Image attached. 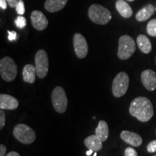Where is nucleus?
Wrapping results in <instances>:
<instances>
[{
    "label": "nucleus",
    "instance_id": "8",
    "mask_svg": "<svg viewBox=\"0 0 156 156\" xmlns=\"http://www.w3.org/2000/svg\"><path fill=\"white\" fill-rule=\"evenodd\" d=\"M37 77L40 79H44L46 77L48 71V58L46 51L41 49L37 51L35 56Z\"/></svg>",
    "mask_w": 156,
    "mask_h": 156
},
{
    "label": "nucleus",
    "instance_id": "1",
    "mask_svg": "<svg viewBox=\"0 0 156 156\" xmlns=\"http://www.w3.org/2000/svg\"><path fill=\"white\" fill-rule=\"evenodd\" d=\"M130 114L140 122H147L154 114L153 106L147 98L140 96L134 98L129 106Z\"/></svg>",
    "mask_w": 156,
    "mask_h": 156
},
{
    "label": "nucleus",
    "instance_id": "32",
    "mask_svg": "<svg viewBox=\"0 0 156 156\" xmlns=\"http://www.w3.org/2000/svg\"><path fill=\"white\" fill-rule=\"evenodd\" d=\"M93 151H92V150H89L88 151H87L86 155H90L91 154L93 153Z\"/></svg>",
    "mask_w": 156,
    "mask_h": 156
},
{
    "label": "nucleus",
    "instance_id": "27",
    "mask_svg": "<svg viewBox=\"0 0 156 156\" xmlns=\"http://www.w3.org/2000/svg\"><path fill=\"white\" fill-rule=\"evenodd\" d=\"M7 33H8V39L9 41H14L16 39V37H17V33L15 32V31H7Z\"/></svg>",
    "mask_w": 156,
    "mask_h": 156
},
{
    "label": "nucleus",
    "instance_id": "36",
    "mask_svg": "<svg viewBox=\"0 0 156 156\" xmlns=\"http://www.w3.org/2000/svg\"><path fill=\"white\" fill-rule=\"evenodd\" d=\"M155 63H156V57H155Z\"/></svg>",
    "mask_w": 156,
    "mask_h": 156
},
{
    "label": "nucleus",
    "instance_id": "18",
    "mask_svg": "<svg viewBox=\"0 0 156 156\" xmlns=\"http://www.w3.org/2000/svg\"><path fill=\"white\" fill-rule=\"evenodd\" d=\"M116 8L121 16L124 18H129L133 14L132 7L124 0H118L116 2Z\"/></svg>",
    "mask_w": 156,
    "mask_h": 156
},
{
    "label": "nucleus",
    "instance_id": "34",
    "mask_svg": "<svg viewBox=\"0 0 156 156\" xmlns=\"http://www.w3.org/2000/svg\"><path fill=\"white\" fill-rule=\"evenodd\" d=\"M93 156H97V153H95L94 154V155H93Z\"/></svg>",
    "mask_w": 156,
    "mask_h": 156
},
{
    "label": "nucleus",
    "instance_id": "30",
    "mask_svg": "<svg viewBox=\"0 0 156 156\" xmlns=\"http://www.w3.org/2000/svg\"><path fill=\"white\" fill-rule=\"evenodd\" d=\"M0 7L1 9H6L7 7V0H0Z\"/></svg>",
    "mask_w": 156,
    "mask_h": 156
},
{
    "label": "nucleus",
    "instance_id": "21",
    "mask_svg": "<svg viewBox=\"0 0 156 156\" xmlns=\"http://www.w3.org/2000/svg\"><path fill=\"white\" fill-rule=\"evenodd\" d=\"M147 32L151 36L156 37V19L151 20L147 25Z\"/></svg>",
    "mask_w": 156,
    "mask_h": 156
},
{
    "label": "nucleus",
    "instance_id": "2",
    "mask_svg": "<svg viewBox=\"0 0 156 156\" xmlns=\"http://www.w3.org/2000/svg\"><path fill=\"white\" fill-rule=\"evenodd\" d=\"M88 17L92 22L98 25H106L112 20V13L100 5L94 4L88 9Z\"/></svg>",
    "mask_w": 156,
    "mask_h": 156
},
{
    "label": "nucleus",
    "instance_id": "5",
    "mask_svg": "<svg viewBox=\"0 0 156 156\" xmlns=\"http://www.w3.org/2000/svg\"><path fill=\"white\" fill-rule=\"evenodd\" d=\"M13 134L20 142L25 145L33 143L36 138L34 130L25 124H17L13 129Z\"/></svg>",
    "mask_w": 156,
    "mask_h": 156
},
{
    "label": "nucleus",
    "instance_id": "33",
    "mask_svg": "<svg viewBox=\"0 0 156 156\" xmlns=\"http://www.w3.org/2000/svg\"><path fill=\"white\" fill-rule=\"evenodd\" d=\"M126 1H129V2H133L134 0H126Z\"/></svg>",
    "mask_w": 156,
    "mask_h": 156
},
{
    "label": "nucleus",
    "instance_id": "26",
    "mask_svg": "<svg viewBox=\"0 0 156 156\" xmlns=\"http://www.w3.org/2000/svg\"><path fill=\"white\" fill-rule=\"evenodd\" d=\"M6 123V116L5 112H3L2 109L0 111V129H2Z\"/></svg>",
    "mask_w": 156,
    "mask_h": 156
},
{
    "label": "nucleus",
    "instance_id": "29",
    "mask_svg": "<svg viewBox=\"0 0 156 156\" xmlns=\"http://www.w3.org/2000/svg\"><path fill=\"white\" fill-rule=\"evenodd\" d=\"M7 152V147L5 145L1 144L0 145V156H5V153Z\"/></svg>",
    "mask_w": 156,
    "mask_h": 156
},
{
    "label": "nucleus",
    "instance_id": "11",
    "mask_svg": "<svg viewBox=\"0 0 156 156\" xmlns=\"http://www.w3.org/2000/svg\"><path fill=\"white\" fill-rule=\"evenodd\" d=\"M141 80L147 90L153 91L156 89V73L153 70H144L141 74Z\"/></svg>",
    "mask_w": 156,
    "mask_h": 156
},
{
    "label": "nucleus",
    "instance_id": "25",
    "mask_svg": "<svg viewBox=\"0 0 156 156\" xmlns=\"http://www.w3.org/2000/svg\"><path fill=\"white\" fill-rule=\"evenodd\" d=\"M124 156H137V153L133 147H126L124 151Z\"/></svg>",
    "mask_w": 156,
    "mask_h": 156
},
{
    "label": "nucleus",
    "instance_id": "13",
    "mask_svg": "<svg viewBox=\"0 0 156 156\" xmlns=\"http://www.w3.org/2000/svg\"><path fill=\"white\" fill-rule=\"evenodd\" d=\"M19 106L18 101L15 97L7 94L0 95V108L5 110H15Z\"/></svg>",
    "mask_w": 156,
    "mask_h": 156
},
{
    "label": "nucleus",
    "instance_id": "37",
    "mask_svg": "<svg viewBox=\"0 0 156 156\" xmlns=\"http://www.w3.org/2000/svg\"><path fill=\"white\" fill-rule=\"evenodd\" d=\"M155 10H156V7H155Z\"/></svg>",
    "mask_w": 156,
    "mask_h": 156
},
{
    "label": "nucleus",
    "instance_id": "24",
    "mask_svg": "<svg viewBox=\"0 0 156 156\" xmlns=\"http://www.w3.org/2000/svg\"><path fill=\"white\" fill-rule=\"evenodd\" d=\"M147 151L150 153H154L156 152V140H154L148 144L147 146Z\"/></svg>",
    "mask_w": 156,
    "mask_h": 156
},
{
    "label": "nucleus",
    "instance_id": "10",
    "mask_svg": "<svg viewBox=\"0 0 156 156\" xmlns=\"http://www.w3.org/2000/svg\"><path fill=\"white\" fill-rule=\"evenodd\" d=\"M30 19L33 26L36 30L41 31L47 28L48 21L42 12L39 10L33 11L30 15Z\"/></svg>",
    "mask_w": 156,
    "mask_h": 156
},
{
    "label": "nucleus",
    "instance_id": "16",
    "mask_svg": "<svg viewBox=\"0 0 156 156\" xmlns=\"http://www.w3.org/2000/svg\"><path fill=\"white\" fill-rule=\"evenodd\" d=\"M102 142H103L95 134L87 136L84 140V144L86 146V147L95 152L99 151L102 149Z\"/></svg>",
    "mask_w": 156,
    "mask_h": 156
},
{
    "label": "nucleus",
    "instance_id": "17",
    "mask_svg": "<svg viewBox=\"0 0 156 156\" xmlns=\"http://www.w3.org/2000/svg\"><path fill=\"white\" fill-rule=\"evenodd\" d=\"M155 7L152 5H147L140 9L136 14V20L139 22H144L151 17L155 12Z\"/></svg>",
    "mask_w": 156,
    "mask_h": 156
},
{
    "label": "nucleus",
    "instance_id": "19",
    "mask_svg": "<svg viewBox=\"0 0 156 156\" xmlns=\"http://www.w3.org/2000/svg\"><path fill=\"white\" fill-rule=\"evenodd\" d=\"M136 44L142 53L149 54L152 50V44L150 39L145 35H140L136 38Z\"/></svg>",
    "mask_w": 156,
    "mask_h": 156
},
{
    "label": "nucleus",
    "instance_id": "38",
    "mask_svg": "<svg viewBox=\"0 0 156 156\" xmlns=\"http://www.w3.org/2000/svg\"><path fill=\"white\" fill-rule=\"evenodd\" d=\"M155 132H156V129H155Z\"/></svg>",
    "mask_w": 156,
    "mask_h": 156
},
{
    "label": "nucleus",
    "instance_id": "28",
    "mask_svg": "<svg viewBox=\"0 0 156 156\" xmlns=\"http://www.w3.org/2000/svg\"><path fill=\"white\" fill-rule=\"evenodd\" d=\"M19 0H7V4H8L9 6L12 8H15L16 7L17 4Z\"/></svg>",
    "mask_w": 156,
    "mask_h": 156
},
{
    "label": "nucleus",
    "instance_id": "23",
    "mask_svg": "<svg viewBox=\"0 0 156 156\" xmlns=\"http://www.w3.org/2000/svg\"><path fill=\"white\" fill-rule=\"evenodd\" d=\"M15 9H16L17 13L19 15H24V13L25 12V8L24 2H23V0H19L18 2H17V4L16 7H15Z\"/></svg>",
    "mask_w": 156,
    "mask_h": 156
},
{
    "label": "nucleus",
    "instance_id": "4",
    "mask_svg": "<svg viewBox=\"0 0 156 156\" xmlns=\"http://www.w3.org/2000/svg\"><path fill=\"white\" fill-rule=\"evenodd\" d=\"M0 74L6 82H12L16 78L17 66L14 60L9 56H5L0 60Z\"/></svg>",
    "mask_w": 156,
    "mask_h": 156
},
{
    "label": "nucleus",
    "instance_id": "14",
    "mask_svg": "<svg viewBox=\"0 0 156 156\" xmlns=\"http://www.w3.org/2000/svg\"><path fill=\"white\" fill-rule=\"evenodd\" d=\"M68 0H46L44 7L49 12H56L65 7Z\"/></svg>",
    "mask_w": 156,
    "mask_h": 156
},
{
    "label": "nucleus",
    "instance_id": "7",
    "mask_svg": "<svg viewBox=\"0 0 156 156\" xmlns=\"http://www.w3.org/2000/svg\"><path fill=\"white\" fill-rule=\"evenodd\" d=\"M129 85V77L124 72L118 73L112 83V93L114 97L120 98L127 91Z\"/></svg>",
    "mask_w": 156,
    "mask_h": 156
},
{
    "label": "nucleus",
    "instance_id": "20",
    "mask_svg": "<svg viewBox=\"0 0 156 156\" xmlns=\"http://www.w3.org/2000/svg\"><path fill=\"white\" fill-rule=\"evenodd\" d=\"M108 126L106 122L100 121L98 122V125L95 129V135L100 139L102 142L106 141L108 137Z\"/></svg>",
    "mask_w": 156,
    "mask_h": 156
},
{
    "label": "nucleus",
    "instance_id": "12",
    "mask_svg": "<svg viewBox=\"0 0 156 156\" xmlns=\"http://www.w3.org/2000/svg\"><path fill=\"white\" fill-rule=\"evenodd\" d=\"M121 139L126 143L133 147H140L142 143V139L140 134L130 131H122L120 134Z\"/></svg>",
    "mask_w": 156,
    "mask_h": 156
},
{
    "label": "nucleus",
    "instance_id": "22",
    "mask_svg": "<svg viewBox=\"0 0 156 156\" xmlns=\"http://www.w3.org/2000/svg\"><path fill=\"white\" fill-rule=\"evenodd\" d=\"M15 23L16 25V26L18 28L23 29L27 25V20L25 19V17L22 16V15H20L16 18V20H15Z\"/></svg>",
    "mask_w": 156,
    "mask_h": 156
},
{
    "label": "nucleus",
    "instance_id": "6",
    "mask_svg": "<svg viewBox=\"0 0 156 156\" xmlns=\"http://www.w3.org/2000/svg\"><path fill=\"white\" fill-rule=\"evenodd\" d=\"M51 102L56 112L64 114L67 111L68 101L64 88L57 86L53 90L51 93Z\"/></svg>",
    "mask_w": 156,
    "mask_h": 156
},
{
    "label": "nucleus",
    "instance_id": "15",
    "mask_svg": "<svg viewBox=\"0 0 156 156\" xmlns=\"http://www.w3.org/2000/svg\"><path fill=\"white\" fill-rule=\"evenodd\" d=\"M36 66L32 64H26L23 69V78L25 83H34L36 78Z\"/></svg>",
    "mask_w": 156,
    "mask_h": 156
},
{
    "label": "nucleus",
    "instance_id": "35",
    "mask_svg": "<svg viewBox=\"0 0 156 156\" xmlns=\"http://www.w3.org/2000/svg\"><path fill=\"white\" fill-rule=\"evenodd\" d=\"M153 156H156V154H155V155H153Z\"/></svg>",
    "mask_w": 156,
    "mask_h": 156
},
{
    "label": "nucleus",
    "instance_id": "3",
    "mask_svg": "<svg viewBox=\"0 0 156 156\" xmlns=\"http://www.w3.org/2000/svg\"><path fill=\"white\" fill-rule=\"evenodd\" d=\"M136 50L134 39L128 35H124L119 39V48L117 56L122 60H126L133 55Z\"/></svg>",
    "mask_w": 156,
    "mask_h": 156
},
{
    "label": "nucleus",
    "instance_id": "31",
    "mask_svg": "<svg viewBox=\"0 0 156 156\" xmlns=\"http://www.w3.org/2000/svg\"><path fill=\"white\" fill-rule=\"evenodd\" d=\"M6 156H20V154L18 153H17V152L12 151V152H9V153Z\"/></svg>",
    "mask_w": 156,
    "mask_h": 156
},
{
    "label": "nucleus",
    "instance_id": "9",
    "mask_svg": "<svg viewBox=\"0 0 156 156\" xmlns=\"http://www.w3.org/2000/svg\"><path fill=\"white\" fill-rule=\"evenodd\" d=\"M73 45L76 56L79 58H84L88 53V45L83 35L75 34L73 37Z\"/></svg>",
    "mask_w": 156,
    "mask_h": 156
}]
</instances>
